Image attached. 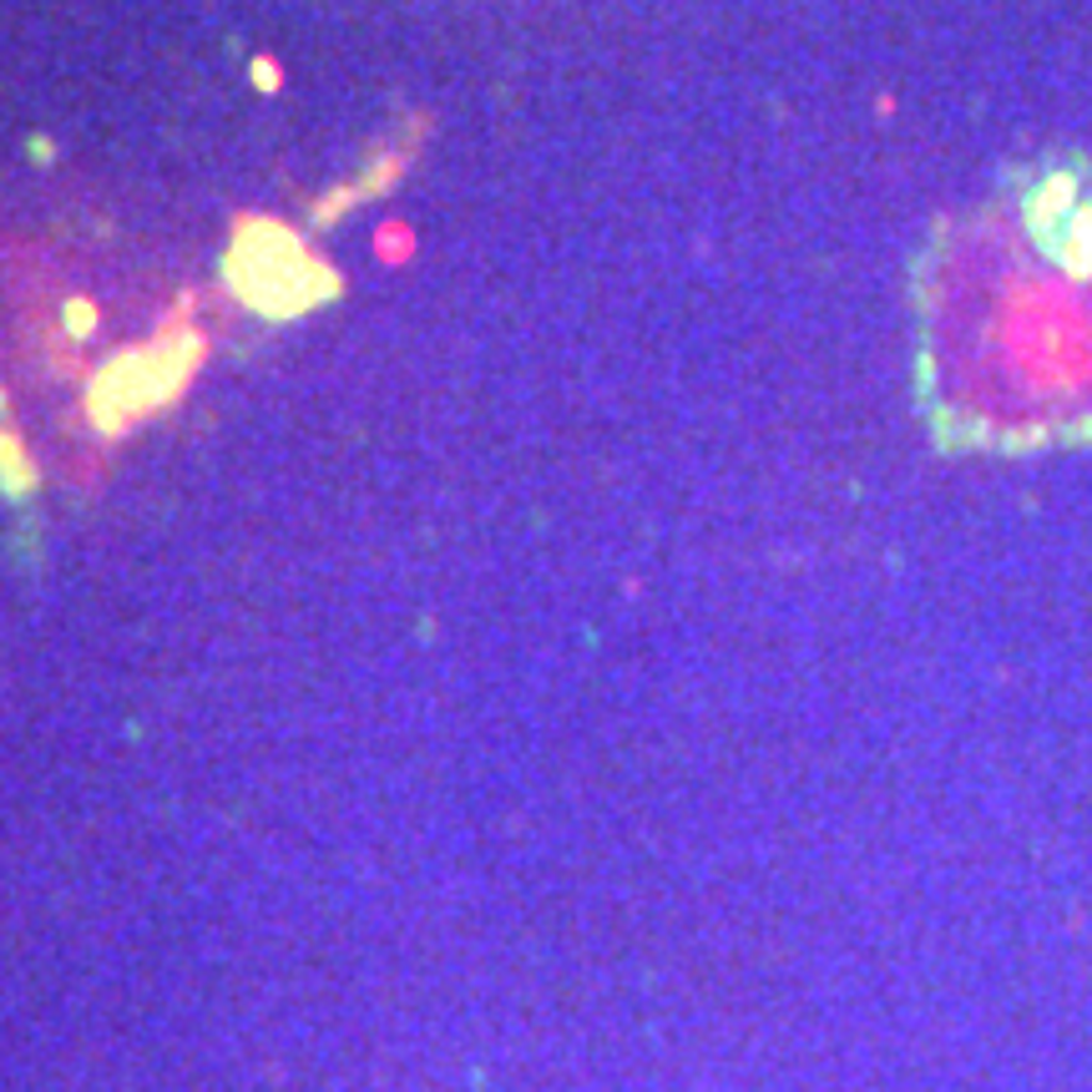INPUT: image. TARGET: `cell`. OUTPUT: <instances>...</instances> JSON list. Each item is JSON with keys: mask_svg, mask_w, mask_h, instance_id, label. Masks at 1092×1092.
Listing matches in <instances>:
<instances>
[{"mask_svg": "<svg viewBox=\"0 0 1092 1092\" xmlns=\"http://www.w3.org/2000/svg\"><path fill=\"white\" fill-rule=\"evenodd\" d=\"M920 410L940 450L1092 445V153L1012 162L916 273Z\"/></svg>", "mask_w": 1092, "mask_h": 1092, "instance_id": "cell-1", "label": "cell"}, {"mask_svg": "<svg viewBox=\"0 0 1092 1092\" xmlns=\"http://www.w3.org/2000/svg\"><path fill=\"white\" fill-rule=\"evenodd\" d=\"M228 284L249 308L294 319L339 294V279L279 223H243L228 249Z\"/></svg>", "mask_w": 1092, "mask_h": 1092, "instance_id": "cell-2", "label": "cell"}, {"mask_svg": "<svg viewBox=\"0 0 1092 1092\" xmlns=\"http://www.w3.org/2000/svg\"><path fill=\"white\" fill-rule=\"evenodd\" d=\"M137 369L132 380H122V375H107V380L96 384V415L101 421H116V415H127V410H142V405H157L168 390L177 384V375H183V364H173L168 354H147V360H127Z\"/></svg>", "mask_w": 1092, "mask_h": 1092, "instance_id": "cell-3", "label": "cell"}]
</instances>
